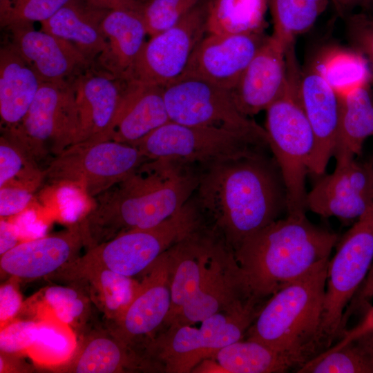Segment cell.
<instances>
[{"label":"cell","mask_w":373,"mask_h":373,"mask_svg":"<svg viewBox=\"0 0 373 373\" xmlns=\"http://www.w3.org/2000/svg\"><path fill=\"white\" fill-rule=\"evenodd\" d=\"M191 199L200 217L210 216L232 249L287 211L280 172L267 153L229 157L200 168Z\"/></svg>","instance_id":"cell-1"},{"label":"cell","mask_w":373,"mask_h":373,"mask_svg":"<svg viewBox=\"0 0 373 373\" xmlns=\"http://www.w3.org/2000/svg\"><path fill=\"white\" fill-rule=\"evenodd\" d=\"M200 169L164 159L148 160L95 197L77 222L86 249L133 229L156 226L179 211L198 185Z\"/></svg>","instance_id":"cell-2"},{"label":"cell","mask_w":373,"mask_h":373,"mask_svg":"<svg viewBox=\"0 0 373 373\" xmlns=\"http://www.w3.org/2000/svg\"><path fill=\"white\" fill-rule=\"evenodd\" d=\"M339 239L305 213H287L245 238L233 253L247 290L259 300L329 258Z\"/></svg>","instance_id":"cell-3"},{"label":"cell","mask_w":373,"mask_h":373,"mask_svg":"<svg viewBox=\"0 0 373 373\" xmlns=\"http://www.w3.org/2000/svg\"><path fill=\"white\" fill-rule=\"evenodd\" d=\"M329 260L315 264L271 294L249 327L248 339L290 356L300 367L321 353L320 329Z\"/></svg>","instance_id":"cell-4"},{"label":"cell","mask_w":373,"mask_h":373,"mask_svg":"<svg viewBox=\"0 0 373 373\" xmlns=\"http://www.w3.org/2000/svg\"><path fill=\"white\" fill-rule=\"evenodd\" d=\"M287 82L280 97L266 110L269 150L280 172L287 196V213H305L306 178L315 146L314 135L298 94L295 50L286 55Z\"/></svg>","instance_id":"cell-5"},{"label":"cell","mask_w":373,"mask_h":373,"mask_svg":"<svg viewBox=\"0 0 373 373\" xmlns=\"http://www.w3.org/2000/svg\"><path fill=\"white\" fill-rule=\"evenodd\" d=\"M191 199L175 214L160 224L133 229L94 247L59 271L106 269L129 277L144 272L171 246L201 227Z\"/></svg>","instance_id":"cell-6"},{"label":"cell","mask_w":373,"mask_h":373,"mask_svg":"<svg viewBox=\"0 0 373 373\" xmlns=\"http://www.w3.org/2000/svg\"><path fill=\"white\" fill-rule=\"evenodd\" d=\"M131 145L149 160H169L199 169L223 159L267 153L269 150L266 137L171 121Z\"/></svg>","instance_id":"cell-7"},{"label":"cell","mask_w":373,"mask_h":373,"mask_svg":"<svg viewBox=\"0 0 373 373\" xmlns=\"http://www.w3.org/2000/svg\"><path fill=\"white\" fill-rule=\"evenodd\" d=\"M336 245L327 271L320 329L322 352L342 337L344 313L373 263V207L356 220Z\"/></svg>","instance_id":"cell-8"},{"label":"cell","mask_w":373,"mask_h":373,"mask_svg":"<svg viewBox=\"0 0 373 373\" xmlns=\"http://www.w3.org/2000/svg\"><path fill=\"white\" fill-rule=\"evenodd\" d=\"M73 82H43L21 122L1 130L40 166L76 141L78 116Z\"/></svg>","instance_id":"cell-9"},{"label":"cell","mask_w":373,"mask_h":373,"mask_svg":"<svg viewBox=\"0 0 373 373\" xmlns=\"http://www.w3.org/2000/svg\"><path fill=\"white\" fill-rule=\"evenodd\" d=\"M135 146L113 140L70 145L44 169V181L77 187L95 198L148 160Z\"/></svg>","instance_id":"cell-10"},{"label":"cell","mask_w":373,"mask_h":373,"mask_svg":"<svg viewBox=\"0 0 373 373\" xmlns=\"http://www.w3.org/2000/svg\"><path fill=\"white\" fill-rule=\"evenodd\" d=\"M258 300L249 298L216 313L201 323L171 326L155 343L168 372H190L203 359L212 358L221 348L240 341L254 322Z\"/></svg>","instance_id":"cell-11"},{"label":"cell","mask_w":373,"mask_h":373,"mask_svg":"<svg viewBox=\"0 0 373 373\" xmlns=\"http://www.w3.org/2000/svg\"><path fill=\"white\" fill-rule=\"evenodd\" d=\"M170 120L189 126H213L268 137L265 128L242 113L230 90L193 77H181L164 86Z\"/></svg>","instance_id":"cell-12"},{"label":"cell","mask_w":373,"mask_h":373,"mask_svg":"<svg viewBox=\"0 0 373 373\" xmlns=\"http://www.w3.org/2000/svg\"><path fill=\"white\" fill-rule=\"evenodd\" d=\"M207 3L202 2L170 28L145 42L127 82L164 86L184 73L206 30Z\"/></svg>","instance_id":"cell-13"},{"label":"cell","mask_w":373,"mask_h":373,"mask_svg":"<svg viewBox=\"0 0 373 373\" xmlns=\"http://www.w3.org/2000/svg\"><path fill=\"white\" fill-rule=\"evenodd\" d=\"M307 209L323 218L358 220L373 207V161L354 158L318 177L307 192Z\"/></svg>","instance_id":"cell-14"},{"label":"cell","mask_w":373,"mask_h":373,"mask_svg":"<svg viewBox=\"0 0 373 373\" xmlns=\"http://www.w3.org/2000/svg\"><path fill=\"white\" fill-rule=\"evenodd\" d=\"M73 84L78 116L75 144L110 140L128 83L94 64L80 73Z\"/></svg>","instance_id":"cell-15"},{"label":"cell","mask_w":373,"mask_h":373,"mask_svg":"<svg viewBox=\"0 0 373 373\" xmlns=\"http://www.w3.org/2000/svg\"><path fill=\"white\" fill-rule=\"evenodd\" d=\"M267 37L264 32L208 34L195 46L181 77L200 78L231 90Z\"/></svg>","instance_id":"cell-16"},{"label":"cell","mask_w":373,"mask_h":373,"mask_svg":"<svg viewBox=\"0 0 373 373\" xmlns=\"http://www.w3.org/2000/svg\"><path fill=\"white\" fill-rule=\"evenodd\" d=\"M10 33V45L32 68L42 82H73L94 64L71 43L42 30L32 23L6 28Z\"/></svg>","instance_id":"cell-17"},{"label":"cell","mask_w":373,"mask_h":373,"mask_svg":"<svg viewBox=\"0 0 373 373\" xmlns=\"http://www.w3.org/2000/svg\"><path fill=\"white\" fill-rule=\"evenodd\" d=\"M285 45L273 35L258 50L234 87L233 99L251 117L267 108L284 92L287 82Z\"/></svg>","instance_id":"cell-18"},{"label":"cell","mask_w":373,"mask_h":373,"mask_svg":"<svg viewBox=\"0 0 373 373\" xmlns=\"http://www.w3.org/2000/svg\"><path fill=\"white\" fill-rule=\"evenodd\" d=\"M168 249L144 272L138 291L110 332L126 347L164 322L171 307L170 262Z\"/></svg>","instance_id":"cell-19"},{"label":"cell","mask_w":373,"mask_h":373,"mask_svg":"<svg viewBox=\"0 0 373 373\" xmlns=\"http://www.w3.org/2000/svg\"><path fill=\"white\" fill-rule=\"evenodd\" d=\"M84 247L77 222L58 233L20 242L1 256V272L13 278L51 276L77 259Z\"/></svg>","instance_id":"cell-20"},{"label":"cell","mask_w":373,"mask_h":373,"mask_svg":"<svg viewBox=\"0 0 373 373\" xmlns=\"http://www.w3.org/2000/svg\"><path fill=\"white\" fill-rule=\"evenodd\" d=\"M218 241L205 276L195 295L167 323L171 326L192 325L228 309L252 297L246 289L233 258L226 269L223 266L229 251Z\"/></svg>","instance_id":"cell-21"},{"label":"cell","mask_w":373,"mask_h":373,"mask_svg":"<svg viewBox=\"0 0 373 373\" xmlns=\"http://www.w3.org/2000/svg\"><path fill=\"white\" fill-rule=\"evenodd\" d=\"M298 94L315 141L309 174L318 178L325 174L329 161L333 157L338 123L339 97L311 63L300 72Z\"/></svg>","instance_id":"cell-22"},{"label":"cell","mask_w":373,"mask_h":373,"mask_svg":"<svg viewBox=\"0 0 373 373\" xmlns=\"http://www.w3.org/2000/svg\"><path fill=\"white\" fill-rule=\"evenodd\" d=\"M100 28L106 44L95 65L127 82L148 35L141 15L131 10H108Z\"/></svg>","instance_id":"cell-23"},{"label":"cell","mask_w":373,"mask_h":373,"mask_svg":"<svg viewBox=\"0 0 373 373\" xmlns=\"http://www.w3.org/2000/svg\"><path fill=\"white\" fill-rule=\"evenodd\" d=\"M200 228L168 249L171 302L166 324L198 291L217 245L213 237L201 234Z\"/></svg>","instance_id":"cell-24"},{"label":"cell","mask_w":373,"mask_h":373,"mask_svg":"<svg viewBox=\"0 0 373 373\" xmlns=\"http://www.w3.org/2000/svg\"><path fill=\"white\" fill-rule=\"evenodd\" d=\"M170 121L164 86L128 83L110 140L131 144Z\"/></svg>","instance_id":"cell-25"},{"label":"cell","mask_w":373,"mask_h":373,"mask_svg":"<svg viewBox=\"0 0 373 373\" xmlns=\"http://www.w3.org/2000/svg\"><path fill=\"white\" fill-rule=\"evenodd\" d=\"M108 10L86 0H69L49 19L41 22V30L73 44L91 63L105 48L100 24Z\"/></svg>","instance_id":"cell-26"},{"label":"cell","mask_w":373,"mask_h":373,"mask_svg":"<svg viewBox=\"0 0 373 373\" xmlns=\"http://www.w3.org/2000/svg\"><path fill=\"white\" fill-rule=\"evenodd\" d=\"M43 82L8 44L0 50V116L1 130L21 122Z\"/></svg>","instance_id":"cell-27"},{"label":"cell","mask_w":373,"mask_h":373,"mask_svg":"<svg viewBox=\"0 0 373 373\" xmlns=\"http://www.w3.org/2000/svg\"><path fill=\"white\" fill-rule=\"evenodd\" d=\"M80 288L106 317L118 320L134 299L140 282L109 269L90 268L58 271L51 275Z\"/></svg>","instance_id":"cell-28"},{"label":"cell","mask_w":373,"mask_h":373,"mask_svg":"<svg viewBox=\"0 0 373 373\" xmlns=\"http://www.w3.org/2000/svg\"><path fill=\"white\" fill-rule=\"evenodd\" d=\"M372 85L354 89L339 97V116L333 157L336 164L356 158L365 140L373 136Z\"/></svg>","instance_id":"cell-29"},{"label":"cell","mask_w":373,"mask_h":373,"mask_svg":"<svg viewBox=\"0 0 373 373\" xmlns=\"http://www.w3.org/2000/svg\"><path fill=\"white\" fill-rule=\"evenodd\" d=\"M310 63L338 97L372 84L368 60L351 46L326 45L316 53Z\"/></svg>","instance_id":"cell-30"},{"label":"cell","mask_w":373,"mask_h":373,"mask_svg":"<svg viewBox=\"0 0 373 373\" xmlns=\"http://www.w3.org/2000/svg\"><path fill=\"white\" fill-rule=\"evenodd\" d=\"M212 358L227 373L285 372L291 368L300 367L298 361L290 356L248 338L221 348Z\"/></svg>","instance_id":"cell-31"},{"label":"cell","mask_w":373,"mask_h":373,"mask_svg":"<svg viewBox=\"0 0 373 373\" xmlns=\"http://www.w3.org/2000/svg\"><path fill=\"white\" fill-rule=\"evenodd\" d=\"M267 0H210L207 3L208 34L237 35L264 32Z\"/></svg>","instance_id":"cell-32"},{"label":"cell","mask_w":373,"mask_h":373,"mask_svg":"<svg viewBox=\"0 0 373 373\" xmlns=\"http://www.w3.org/2000/svg\"><path fill=\"white\" fill-rule=\"evenodd\" d=\"M128 347L111 332L89 338L67 368L76 373L122 372L133 367Z\"/></svg>","instance_id":"cell-33"},{"label":"cell","mask_w":373,"mask_h":373,"mask_svg":"<svg viewBox=\"0 0 373 373\" xmlns=\"http://www.w3.org/2000/svg\"><path fill=\"white\" fill-rule=\"evenodd\" d=\"M267 1L274 24L272 35L287 46L309 31L329 3V0Z\"/></svg>","instance_id":"cell-34"},{"label":"cell","mask_w":373,"mask_h":373,"mask_svg":"<svg viewBox=\"0 0 373 373\" xmlns=\"http://www.w3.org/2000/svg\"><path fill=\"white\" fill-rule=\"evenodd\" d=\"M298 373H373V358L357 341L324 351L303 365Z\"/></svg>","instance_id":"cell-35"},{"label":"cell","mask_w":373,"mask_h":373,"mask_svg":"<svg viewBox=\"0 0 373 373\" xmlns=\"http://www.w3.org/2000/svg\"><path fill=\"white\" fill-rule=\"evenodd\" d=\"M44 181V169L13 140L0 137V187L17 184L34 191Z\"/></svg>","instance_id":"cell-36"},{"label":"cell","mask_w":373,"mask_h":373,"mask_svg":"<svg viewBox=\"0 0 373 373\" xmlns=\"http://www.w3.org/2000/svg\"><path fill=\"white\" fill-rule=\"evenodd\" d=\"M70 328L53 316L40 321L37 339L27 353L43 364L64 362L75 348V337Z\"/></svg>","instance_id":"cell-37"},{"label":"cell","mask_w":373,"mask_h":373,"mask_svg":"<svg viewBox=\"0 0 373 373\" xmlns=\"http://www.w3.org/2000/svg\"><path fill=\"white\" fill-rule=\"evenodd\" d=\"M44 301L52 316L70 327H79L86 321L92 303L84 291L74 285L48 287L44 291Z\"/></svg>","instance_id":"cell-38"},{"label":"cell","mask_w":373,"mask_h":373,"mask_svg":"<svg viewBox=\"0 0 373 373\" xmlns=\"http://www.w3.org/2000/svg\"><path fill=\"white\" fill-rule=\"evenodd\" d=\"M202 0H137V12L150 37L176 24Z\"/></svg>","instance_id":"cell-39"},{"label":"cell","mask_w":373,"mask_h":373,"mask_svg":"<svg viewBox=\"0 0 373 373\" xmlns=\"http://www.w3.org/2000/svg\"><path fill=\"white\" fill-rule=\"evenodd\" d=\"M69 0H0V23L3 28L42 22Z\"/></svg>","instance_id":"cell-40"},{"label":"cell","mask_w":373,"mask_h":373,"mask_svg":"<svg viewBox=\"0 0 373 373\" xmlns=\"http://www.w3.org/2000/svg\"><path fill=\"white\" fill-rule=\"evenodd\" d=\"M39 322L33 321H11L0 332V350L3 354L28 352L35 342Z\"/></svg>","instance_id":"cell-41"},{"label":"cell","mask_w":373,"mask_h":373,"mask_svg":"<svg viewBox=\"0 0 373 373\" xmlns=\"http://www.w3.org/2000/svg\"><path fill=\"white\" fill-rule=\"evenodd\" d=\"M343 20L351 47L367 58L373 77V15L360 10L358 12H353Z\"/></svg>","instance_id":"cell-42"},{"label":"cell","mask_w":373,"mask_h":373,"mask_svg":"<svg viewBox=\"0 0 373 373\" xmlns=\"http://www.w3.org/2000/svg\"><path fill=\"white\" fill-rule=\"evenodd\" d=\"M34 190L17 184L0 187V216L6 218L23 211L30 204Z\"/></svg>","instance_id":"cell-43"},{"label":"cell","mask_w":373,"mask_h":373,"mask_svg":"<svg viewBox=\"0 0 373 373\" xmlns=\"http://www.w3.org/2000/svg\"><path fill=\"white\" fill-rule=\"evenodd\" d=\"M22 305L21 294L13 282L4 283L0 288V323L3 327L12 321Z\"/></svg>","instance_id":"cell-44"},{"label":"cell","mask_w":373,"mask_h":373,"mask_svg":"<svg viewBox=\"0 0 373 373\" xmlns=\"http://www.w3.org/2000/svg\"><path fill=\"white\" fill-rule=\"evenodd\" d=\"M373 298V263L363 284L347 307L343 317V324L346 325L347 318L360 308L365 309Z\"/></svg>","instance_id":"cell-45"},{"label":"cell","mask_w":373,"mask_h":373,"mask_svg":"<svg viewBox=\"0 0 373 373\" xmlns=\"http://www.w3.org/2000/svg\"><path fill=\"white\" fill-rule=\"evenodd\" d=\"M361 321L354 327L345 329L338 341L325 351H333L341 348L360 336L373 331V305L368 306Z\"/></svg>","instance_id":"cell-46"},{"label":"cell","mask_w":373,"mask_h":373,"mask_svg":"<svg viewBox=\"0 0 373 373\" xmlns=\"http://www.w3.org/2000/svg\"><path fill=\"white\" fill-rule=\"evenodd\" d=\"M19 242V232L17 227L3 218H1L0 255L4 254Z\"/></svg>","instance_id":"cell-47"},{"label":"cell","mask_w":373,"mask_h":373,"mask_svg":"<svg viewBox=\"0 0 373 373\" xmlns=\"http://www.w3.org/2000/svg\"><path fill=\"white\" fill-rule=\"evenodd\" d=\"M90 5L98 8L111 10L126 9L137 10V0H86Z\"/></svg>","instance_id":"cell-48"},{"label":"cell","mask_w":373,"mask_h":373,"mask_svg":"<svg viewBox=\"0 0 373 373\" xmlns=\"http://www.w3.org/2000/svg\"><path fill=\"white\" fill-rule=\"evenodd\" d=\"M368 0H329L332 3L337 15L343 19L352 13L354 10L361 8Z\"/></svg>","instance_id":"cell-49"},{"label":"cell","mask_w":373,"mask_h":373,"mask_svg":"<svg viewBox=\"0 0 373 373\" xmlns=\"http://www.w3.org/2000/svg\"><path fill=\"white\" fill-rule=\"evenodd\" d=\"M191 372L195 373H227V370L213 358L203 359Z\"/></svg>","instance_id":"cell-50"},{"label":"cell","mask_w":373,"mask_h":373,"mask_svg":"<svg viewBox=\"0 0 373 373\" xmlns=\"http://www.w3.org/2000/svg\"><path fill=\"white\" fill-rule=\"evenodd\" d=\"M356 340H357L365 347V349L368 352L373 358V331L367 332L360 336L359 337L356 338Z\"/></svg>","instance_id":"cell-51"},{"label":"cell","mask_w":373,"mask_h":373,"mask_svg":"<svg viewBox=\"0 0 373 373\" xmlns=\"http://www.w3.org/2000/svg\"><path fill=\"white\" fill-rule=\"evenodd\" d=\"M360 9L361 11L373 15V0L367 1Z\"/></svg>","instance_id":"cell-52"}]
</instances>
